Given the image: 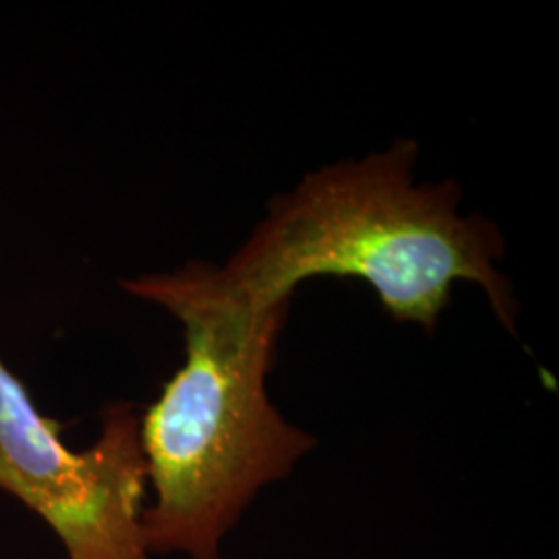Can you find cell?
I'll list each match as a JSON object with an SVG mask.
<instances>
[{
	"mask_svg": "<svg viewBox=\"0 0 559 559\" xmlns=\"http://www.w3.org/2000/svg\"><path fill=\"white\" fill-rule=\"evenodd\" d=\"M120 286L173 313L185 334L182 365L140 415L154 489L143 512L147 549L222 559L224 537L261 489L286 479L318 443L267 394L288 305L240 299L200 261Z\"/></svg>",
	"mask_w": 559,
	"mask_h": 559,
	"instance_id": "1",
	"label": "cell"
},
{
	"mask_svg": "<svg viewBox=\"0 0 559 559\" xmlns=\"http://www.w3.org/2000/svg\"><path fill=\"white\" fill-rule=\"evenodd\" d=\"M419 143L394 141L360 160L302 177L274 198L251 237L214 274L255 305H290L300 282H367L399 323L438 325L456 282H475L503 328L516 332V299L501 276L503 237L479 214L462 216L454 180L415 182Z\"/></svg>",
	"mask_w": 559,
	"mask_h": 559,
	"instance_id": "2",
	"label": "cell"
},
{
	"mask_svg": "<svg viewBox=\"0 0 559 559\" xmlns=\"http://www.w3.org/2000/svg\"><path fill=\"white\" fill-rule=\"evenodd\" d=\"M0 357V491L40 516L69 559H152L143 512L147 468L140 415L104 411L98 440L75 452Z\"/></svg>",
	"mask_w": 559,
	"mask_h": 559,
	"instance_id": "3",
	"label": "cell"
}]
</instances>
